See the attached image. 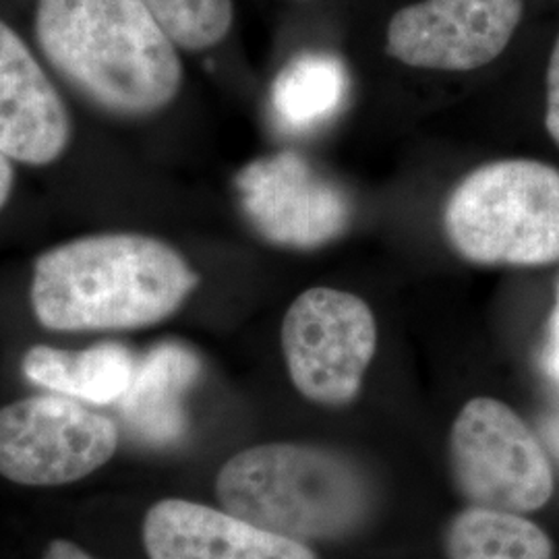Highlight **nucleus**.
Wrapping results in <instances>:
<instances>
[{"instance_id":"1","label":"nucleus","mask_w":559,"mask_h":559,"mask_svg":"<svg viewBox=\"0 0 559 559\" xmlns=\"http://www.w3.org/2000/svg\"><path fill=\"white\" fill-rule=\"evenodd\" d=\"M200 276L168 242L138 233L69 240L34 265L32 307L55 332L156 325L177 313Z\"/></svg>"},{"instance_id":"2","label":"nucleus","mask_w":559,"mask_h":559,"mask_svg":"<svg viewBox=\"0 0 559 559\" xmlns=\"http://www.w3.org/2000/svg\"><path fill=\"white\" fill-rule=\"evenodd\" d=\"M44 57L80 94L119 117H147L177 98L182 64L143 0H40Z\"/></svg>"},{"instance_id":"3","label":"nucleus","mask_w":559,"mask_h":559,"mask_svg":"<svg viewBox=\"0 0 559 559\" xmlns=\"http://www.w3.org/2000/svg\"><path fill=\"white\" fill-rule=\"evenodd\" d=\"M222 508L286 539L342 540L367 524L376 489L338 450L261 443L228 460L216 479Z\"/></svg>"},{"instance_id":"4","label":"nucleus","mask_w":559,"mask_h":559,"mask_svg":"<svg viewBox=\"0 0 559 559\" xmlns=\"http://www.w3.org/2000/svg\"><path fill=\"white\" fill-rule=\"evenodd\" d=\"M443 228L460 258L477 265L559 261V173L535 160L485 164L452 191Z\"/></svg>"},{"instance_id":"5","label":"nucleus","mask_w":559,"mask_h":559,"mask_svg":"<svg viewBox=\"0 0 559 559\" xmlns=\"http://www.w3.org/2000/svg\"><path fill=\"white\" fill-rule=\"evenodd\" d=\"M450 475L473 508L526 514L554 496V468L528 425L500 400L462 406L448 443Z\"/></svg>"},{"instance_id":"6","label":"nucleus","mask_w":559,"mask_h":559,"mask_svg":"<svg viewBox=\"0 0 559 559\" xmlns=\"http://www.w3.org/2000/svg\"><path fill=\"white\" fill-rule=\"evenodd\" d=\"M376 348L371 307L338 288L305 290L282 321L288 376L300 396L316 404L344 406L357 399Z\"/></svg>"},{"instance_id":"7","label":"nucleus","mask_w":559,"mask_h":559,"mask_svg":"<svg viewBox=\"0 0 559 559\" xmlns=\"http://www.w3.org/2000/svg\"><path fill=\"white\" fill-rule=\"evenodd\" d=\"M119 429L78 400L32 396L0 408V475L25 487L85 479L115 456Z\"/></svg>"},{"instance_id":"8","label":"nucleus","mask_w":559,"mask_h":559,"mask_svg":"<svg viewBox=\"0 0 559 559\" xmlns=\"http://www.w3.org/2000/svg\"><path fill=\"white\" fill-rule=\"evenodd\" d=\"M235 187L253 230L276 247L320 249L340 239L353 221L346 193L295 152L249 162Z\"/></svg>"},{"instance_id":"9","label":"nucleus","mask_w":559,"mask_h":559,"mask_svg":"<svg viewBox=\"0 0 559 559\" xmlns=\"http://www.w3.org/2000/svg\"><path fill=\"white\" fill-rule=\"evenodd\" d=\"M522 11V0H420L394 13L385 52L415 69L475 71L508 48Z\"/></svg>"},{"instance_id":"10","label":"nucleus","mask_w":559,"mask_h":559,"mask_svg":"<svg viewBox=\"0 0 559 559\" xmlns=\"http://www.w3.org/2000/svg\"><path fill=\"white\" fill-rule=\"evenodd\" d=\"M71 140L57 87L27 44L0 21V150L11 160L46 166Z\"/></svg>"},{"instance_id":"11","label":"nucleus","mask_w":559,"mask_h":559,"mask_svg":"<svg viewBox=\"0 0 559 559\" xmlns=\"http://www.w3.org/2000/svg\"><path fill=\"white\" fill-rule=\"evenodd\" d=\"M143 547L150 559H318L300 540L187 500H162L147 510Z\"/></svg>"},{"instance_id":"12","label":"nucleus","mask_w":559,"mask_h":559,"mask_svg":"<svg viewBox=\"0 0 559 559\" xmlns=\"http://www.w3.org/2000/svg\"><path fill=\"white\" fill-rule=\"evenodd\" d=\"M200 373V359L175 342L152 348L138 360L129 390L119 400L122 419L147 443H173L185 431L182 396Z\"/></svg>"},{"instance_id":"13","label":"nucleus","mask_w":559,"mask_h":559,"mask_svg":"<svg viewBox=\"0 0 559 559\" xmlns=\"http://www.w3.org/2000/svg\"><path fill=\"white\" fill-rule=\"evenodd\" d=\"M138 359L117 344L102 342L83 350H62L52 346H32L23 357L27 380L67 399L92 404H110L129 390Z\"/></svg>"},{"instance_id":"14","label":"nucleus","mask_w":559,"mask_h":559,"mask_svg":"<svg viewBox=\"0 0 559 559\" xmlns=\"http://www.w3.org/2000/svg\"><path fill=\"white\" fill-rule=\"evenodd\" d=\"M350 78L338 57L307 52L290 60L272 85V110L286 131H311L342 110Z\"/></svg>"},{"instance_id":"15","label":"nucleus","mask_w":559,"mask_h":559,"mask_svg":"<svg viewBox=\"0 0 559 559\" xmlns=\"http://www.w3.org/2000/svg\"><path fill=\"white\" fill-rule=\"evenodd\" d=\"M448 559H554L545 531L512 512L468 506L445 531Z\"/></svg>"},{"instance_id":"16","label":"nucleus","mask_w":559,"mask_h":559,"mask_svg":"<svg viewBox=\"0 0 559 559\" xmlns=\"http://www.w3.org/2000/svg\"><path fill=\"white\" fill-rule=\"evenodd\" d=\"M177 48L201 52L218 46L235 20L233 0H143Z\"/></svg>"},{"instance_id":"17","label":"nucleus","mask_w":559,"mask_h":559,"mask_svg":"<svg viewBox=\"0 0 559 559\" xmlns=\"http://www.w3.org/2000/svg\"><path fill=\"white\" fill-rule=\"evenodd\" d=\"M545 124L549 135L559 145V36L549 59L547 69V110H545Z\"/></svg>"},{"instance_id":"18","label":"nucleus","mask_w":559,"mask_h":559,"mask_svg":"<svg viewBox=\"0 0 559 559\" xmlns=\"http://www.w3.org/2000/svg\"><path fill=\"white\" fill-rule=\"evenodd\" d=\"M543 360H545V367H547L549 376L559 381V284L558 290H556L554 313H551V320H549V334H547Z\"/></svg>"},{"instance_id":"19","label":"nucleus","mask_w":559,"mask_h":559,"mask_svg":"<svg viewBox=\"0 0 559 559\" xmlns=\"http://www.w3.org/2000/svg\"><path fill=\"white\" fill-rule=\"evenodd\" d=\"M41 559H94L87 551H83L80 545L73 540H50L41 554Z\"/></svg>"},{"instance_id":"20","label":"nucleus","mask_w":559,"mask_h":559,"mask_svg":"<svg viewBox=\"0 0 559 559\" xmlns=\"http://www.w3.org/2000/svg\"><path fill=\"white\" fill-rule=\"evenodd\" d=\"M13 166L11 158L0 150V210L4 207V203L11 198L13 191Z\"/></svg>"},{"instance_id":"21","label":"nucleus","mask_w":559,"mask_h":559,"mask_svg":"<svg viewBox=\"0 0 559 559\" xmlns=\"http://www.w3.org/2000/svg\"><path fill=\"white\" fill-rule=\"evenodd\" d=\"M545 436H547V440L551 443V448L556 450V454L559 456V413H556L551 420L547 423V427H545Z\"/></svg>"}]
</instances>
